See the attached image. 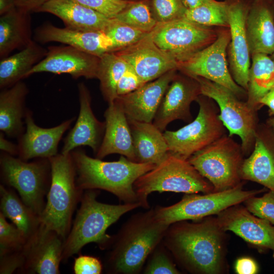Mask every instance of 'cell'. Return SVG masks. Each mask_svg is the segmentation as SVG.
<instances>
[{
  "instance_id": "8d00e7d4",
  "label": "cell",
  "mask_w": 274,
  "mask_h": 274,
  "mask_svg": "<svg viewBox=\"0 0 274 274\" xmlns=\"http://www.w3.org/2000/svg\"><path fill=\"white\" fill-rule=\"evenodd\" d=\"M113 41L115 51L132 45L149 33L116 21L104 32Z\"/></svg>"
},
{
  "instance_id": "ba28073f",
  "label": "cell",
  "mask_w": 274,
  "mask_h": 274,
  "mask_svg": "<svg viewBox=\"0 0 274 274\" xmlns=\"http://www.w3.org/2000/svg\"><path fill=\"white\" fill-rule=\"evenodd\" d=\"M0 166L4 182L15 188L24 203L40 217L51 184L49 159L27 162L3 152Z\"/></svg>"
},
{
  "instance_id": "681fc988",
  "label": "cell",
  "mask_w": 274,
  "mask_h": 274,
  "mask_svg": "<svg viewBox=\"0 0 274 274\" xmlns=\"http://www.w3.org/2000/svg\"><path fill=\"white\" fill-rule=\"evenodd\" d=\"M260 106L268 107L270 115H274V87L268 91L259 101Z\"/></svg>"
},
{
  "instance_id": "bcb514c9",
  "label": "cell",
  "mask_w": 274,
  "mask_h": 274,
  "mask_svg": "<svg viewBox=\"0 0 274 274\" xmlns=\"http://www.w3.org/2000/svg\"><path fill=\"white\" fill-rule=\"evenodd\" d=\"M235 270L238 274H255L258 267L254 260L249 257L238 259L235 264Z\"/></svg>"
},
{
  "instance_id": "484cf974",
  "label": "cell",
  "mask_w": 274,
  "mask_h": 274,
  "mask_svg": "<svg viewBox=\"0 0 274 274\" xmlns=\"http://www.w3.org/2000/svg\"><path fill=\"white\" fill-rule=\"evenodd\" d=\"M35 12L51 14L65 27L85 31L105 32L116 21L72 0H49Z\"/></svg>"
},
{
  "instance_id": "ab89813d",
  "label": "cell",
  "mask_w": 274,
  "mask_h": 274,
  "mask_svg": "<svg viewBox=\"0 0 274 274\" xmlns=\"http://www.w3.org/2000/svg\"><path fill=\"white\" fill-rule=\"evenodd\" d=\"M168 250L161 242L149 255L144 270L147 274H178L180 271L169 256Z\"/></svg>"
},
{
  "instance_id": "e0dca14e",
  "label": "cell",
  "mask_w": 274,
  "mask_h": 274,
  "mask_svg": "<svg viewBox=\"0 0 274 274\" xmlns=\"http://www.w3.org/2000/svg\"><path fill=\"white\" fill-rule=\"evenodd\" d=\"M176 75L156 112L153 123L162 132L176 120L191 121L190 105L201 95L200 86L193 78Z\"/></svg>"
},
{
  "instance_id": "f1b7e54d",
  "label": "cell",
  "mask_w": 274,
  "mask_h": 274,
  "mask_svg": "<svg viewBox=\"0 0 274 274\" xmlns=\"http://www.w3.org/2000/svg\"><path fill=\"white\" fill-rule=\"evenodd\" d=\"M28 89L20 81L0 93V130L10 138L19 139L24 132L26 109L25 100Z\"/></svg>"
},
{
  "instance_id": "3957f363",
  "label": "cell",
  "mask_w": 274,
  "mask_h": 274,
  "mask_svg": "<svg viewBox=\"0 0 274 274\" xmlns=\"http://www.w3.org/2000/svg\"><path fill=\"white\" fill-rule=\"evenodd\" d=\"M71 154L76 170L77 184L82 190H104L124 203H138L143 208L133 184L156 165L134 162L123 155L117 161H102L90 157L80 149H75Z\"/></svg>"
},
{
  "instance_id": "7c38bea8",
  "label": "cell",
  "mask_w": 274,
  "mask_h": 274,
  "mask_svg": "<svg viewBox=\"0 0 274 274\" xmlns=\"http://www.w3.org/2000/svg\"><path fill=\"white\" fill-rule=\"evenodd\" d=\"M150 33L155 44L180 63L213 43L218 31L182 18L157 23Z\"/></svg>"
},
{
  "instance_id": "1f68e13d",
  "label": "cell",
  "mask_w": 274,
  "mask_h": 274,
  "mask_svg": "<svg viewBox=\"0 0 274 274\" xmlns=\"http://www.w3.org/2000/svg\"><path fill=\"white\" fill-rule=\"evenodd\" d=\"M19 197L11 189L0 185V212L28 239L37 232L41 222L40 216Z\"/></svg>"
},
{
  "instance_id": "f6af8a7d",
  "label": "cell",
  "mask_w": 274,
  "mask_h": 274,
  "mask_svg": "<svg viewBox=\"0 0 274 274\" xmlns=\"http://www.w3.org/2000/svg\"><path fill=\"white\" fill-rule=\"evenodd\" d=\"M102 269L101 261L89 255H80L75 259L73 270L75 274H99Z\"/></svg>"
},
{
  "instance_id": "e575fe53",
  "label": "cell",
  "mask_w": 274,
  "mask_h": 274,
  "mask_svg": "<svg viewBox=\"0 0 274 274\" xmlns=\"http://www.w3.org/2000/svg\"><path fill=\"white\" fill-rule=\"evenodd\" d=\"M184 18L206 26L229 27L227 1L208 0L197 7L187 9Z\"/></svg>"
},
{
  "instance_id": "d4e9b609",
  "label": "cell",
  "mask_w": 274,
  "mask_h": 274,
  "mask_svg": "<svg viewBox=\"0 0 274 274\" xmlns=\"http://www.w3.org/2000/svg\"><path fill=\"white\" fill-rule=\"evenodd\" d=\"M104 116L105 131L95 157L101 159L110 154H119L135 162L128 119L118 98L108 104Z\"/></svg>"
},
{
  "instance_id": "52a82bcc",
  "label": "cell",
  "mask_w": 274,
  "mask_h": 274,
  "mask_svg": "<svg viewBox=\"0 0 274 274\" xmlns=\"http://www.w3.org/2000/svg\"><path fill=\"white\" fill-rule=\"evenodd\" d=\"M244 155L241 145L225 134L188 160L211 183L214 191H221L242 182L241 169Z\"/></svg>"
},
{
  "instance_id": "836d02e7",
  "label": "cell",
  "mask_w": 274,
  "mask_h": 274,
  "mask_svg": "<svg viewBox=\"0 0 274 274\" xmlns=\"http://www.w3.org/2000/svg\"><path fill=\"white\" fill-rule=\"evenodd\" d=\"M129 64L116 52H107L99 57L97 79L104 99L110 103L118 97L117 87Z\"/></svg>"
},
{
  "instance_id": "5bb4252c",
  "label": "cell",
  "mask_w": 274,
  "mask_h": 274,
  "mask_svg": "<svg viewBox=\"0 0 274 274\" xmlns=\"http://www.w3.org/2000/svg\"><path fill=\"white\" fill-rule=\"evenodd\" d=\"M230 40L229 69L235 82L247 91L250 67L246 21L251 0H227Z\"/></svg>"
},
{
  "instance_id": "4fadbf2b",
  "label": "cell",
  "mask_w": 274,
  "mask_h": 274,
  "mask_svg": "<svg viewBox=\"0 0 274 274\" xmlns=\"http://www.w3.org/2000/svg\"><path fill=\"white\" fill-rule=\"evenodd\" d=\"M230 40L229 27L223 28L213 43L179 63L178 69L190 77H202L224 86L238 98L247 94L233 80L228 67L226 50Z\"/></svg>"
},
{
  "instance_id": "9a60e30c",
  "label": "cell",
  "mask_w": 274,
  "mask_h": 274,
  "mask_svg": "<svg viewBox=\"0 0 274 274\" xmlns=\"http://www.w3.org/2000/svg\"><path fill=\"white\" fill-rule=\"evenodd\" d=\"M65 239L41 223L25 246V262L19 272L29 274H58Z\"/></svg>"
},
{
  "instance_id": "83f0119b",
  "label": "cell",
  "mask_w": 274,
  "mask_h": 274,
  "mask_svg": "<svg viewBox=\"0 0 274 274\" xmlns=\"http://www.w3.org/2000/svg\"><path fill=\"white\" fill-rule=\"evenodd\" d=\"M131 133L135 162L156 165L168 155L163 133L153 122L128 119Z\"/></svg>"
},
{
  "instance_id": "cb8c5ba5",
  "label": "cell",
  "mask_w": 274,
  "mask_h": 274,
  "mask_svg": "<svg viewBox=\"0 0 274 274\" xmlns=\"http://www.w3.org/2000/svg\"><path fill=\"white\" fill-rule=\"evenodd\" d=\"M176 70L170 71L134 91L117 97L128 119L153 122L165 92L176 75Z\"/></svg>"
},
{
  "instance_id": "d6a6232c",
  "label": "cell",
  "mask_w": 274,
  "mask_h": 274,
  "mask_svg": "<svg viewBox=\"0 0 274 274\" xmlns=\"http://www.w3.org/2000/svg\"><path fill=\"white\" fill-rule=\"evenodd\" d=\"M251 56L246 102L257 110L260 107V100L274 87V61L264 53H255Z\"/></svg>"
},
{
  "instance_id": "8992f818",
  "label": "cell",
  "mask_w": 274,
  "mask_h": 274,
  "mask_svg": "<svg viewBox=\"0 0 274 274\" xmlns=\"http://www.w3.org/2000/svg\"><path fill=\"white\" fill-rule=\"evenodd\" d=\"M133 188L145 209L150 208L148 196L153 192L192 194L214 191L211 183L188 159L170 153L153 169L139 177Z\"/></svg>"
},
{
  "instance_id": "4dcf8cb0",
  "label": "cell",
  "mask_w": 274,
  "mask_h": 274,
  "mask_svg": "<svg viewBox=\"0 0 274 274\" xmlns=\"http://www.w3.org/2000/svg\"><path fill=\"white\" fill-rule=\"evenodd\" d=\"M47 49L33 40L17 53L1 59L0 88L13 86L46 55Z\"/></svg>"
},
{
  "instance_id": "7dc6e473",
  "label": "cell",
  "mask_w": 274,
  "mask_h": 274,
  "mask_svg": "<svg viewBox=\"0 0 274 274\" xmlns=\"http://www.w3.org/2000/svg\"><path fill=\"white\" fill-rule=\"evenodd\" d=\"M49 0H14L16 7L28 12H36Z\"/></svg>"
},
{
  "instance_id": "b9f144b4",
  "label": "cell",
  "mask_w": 274,
  "mask_h": 274,
  "mask_svg": "<svg viewBox=\"0 0 274 274\" xmlns=\"http://www.w3.org/2000/svg\"><path fill=\"white\" fill-rule=\"evenodd\" d=\"M108 17L115 18L131 0H72Z\"/></svg>"
},
{
  "instance_id": "d6986e66",
  "label": "cell",
  "mask_w": 274,
  "mask_h": 274,
  "mask_svg": "<svg viewBox=\"0 0 274 274\" xmlns=\"http://www.w3.org/2000/svg\"><path fill=\"white\" fill-rule=\"evenodd\" d=\"M217 222L224 231H231L244 240L260 249H274V225L260 218L239 204L217 215Z\"/></svg>"
},
{
  "instance_id": "ac0fdd59",
  "label": "cell",
  "mask_w": 274,
  "mask_h": 274,
  "mask_svg": "<svg viewBox=\"0 0 274 274\" xmlns=\"http://www.w3.org/2000/svg\"><path fill=\"white\" fill-rule=\"evenodd\" d=\"M115 52L131 66L145 83L170 71L178 69V62L155 44L150 32L136 43Z\"/></svg>"
},
{
  "instance_id": "7a4b0ae2",
  "label": "cell",
  "mask_w": 274,
  "mask_h": 274,
  "mask_svg": "<svg viewBox=\"0 0 274 274\" xmlns=\"http://www.w3.org/2000/svg\"><path fill=\"white\" fill-rule=\"evenodd\" d=\"M169 225L160 221L154 209L135 214L113 236L106 269L111 273L138 274Z\"/></svg>"
},
{
  "instance_id": "8fae6325",
  "label": "cell",
  "mask_w": 274,
  "mask_h": 274,
  "mask_svg": "<svg viewBox=\"0 0 274 274\" xmlns=\"http://www.w3.org/2000/svg\"><path fill=\"white\" fill-rule=\"evenodd\" d=\"M199 83L201 94L214 100L219 108V118L229 136L238 135L244 154L252 152L258 126L256 110L241 101L230 89L200 77H192Z\"/></svg>"
},
{
  "instance_id": "277c9868",
  "label": "cell",
  "mask_w": 274,
  "mask_h": 274,
  "mask_svg": "<svg viewBox=\"0 0 274 274\" xmlns=\"http://www.w3.org/2000/svg\"><path fill=\"white\" fill-rule=\"evenodd\" d=\"M97 189L86 190L81 200L80 209L70 231L65 239L62 261L77 254L86 245L95 243L100 249L110 246L113 238L107 229L124 214L138 207V203L109 204L96 199Z\"/></svg>"
},
{
  "instance_id": "44dd1931",
  "label": "cell",
  "mask_w": 274,
  "mask_h": 274,
  "mask_svg": "<svg viewBox=\"0 0 274 274\" xmlns=\"http://www.w3.org/2000/svg\"><path fill=\"white\" fill-rule=\"evenodd\" d=\"M80 111L78 119L64 140L61 153L67 154L81 146H89L94 154L101 144L105 122L97 119L92 111L90 92L83 82L78 84Z\"/></svg>"
},
{
  "instance_id": "30bf717a",
  "label": "cell",
  "mask_w": 274,
  "mask_h": 274,
  "mask_svg": "<svg viewBox=\"0 0 274 274\" xmlns=\"http://www.w3.org/2000/svg\"><path fill=\"white\" fill-rule=\"evenodd\" d=\"M196 100L199 106L196 118L177 130L163 133L169 153L185 159L226 134L211 99L201 94Z\"/></svg>"
},
{
  "instance_id": "74e56055",
  "label": "cell",
  "mask_w": 274,
  "mask_h": 274,
  "mask_svg": "<svg viewBox=\"0 0 274 274\" xmlns=\"http://www.w3.org/2000/svg\"><path fill=\"white\" fill-rule=\"evenodd\" d=\"M154 18L164 23L184 18L187 10L183 0H148Z\"/></svg>"
},
{
  "instance_id": "ee69618b",
  "label": "cell",
  "mask_w": 274,
  "mask_h": 274,
  "mask_svg": "<svg viewBox=\"0 0 274 274\" xmlns=\"http://www.w3.org/2000/svg\"><path fill=\"white\" fill-rule=\"evenodd\" d=\"M145 84L129 65L119 80L117 87L118 96L128 94Z\"/></svg>"
},
{
  "instance_id": "9c48e42d",
  "label": "cell",
  "mask_w": 274,
  "mask_h": 274,
  "mask_svg": "<svg viewBox=\"0 0 274 274\" xmlns=\"http://www.w3.org/2000/svg\"><path fill=\"white\" fill-rule=\"evenodd\" d=\"M243 182L236 187L204 194H186L182 199L168 207L154 209L156 217L168 225L181 221L196 220L219 213L228 208L244 202L249 198L264 192L265 187L244 190Z\"/></svg>"
},
{
  "instance_id": "f35d334b",
  "label": "cell",
  "mask_w": 274,
  "mask_h": 274,
  "mask_svg": "<svg viewBox=\"0 0 274 274\" xmlns=\"http://www.w3.org/2000/svg\"><path fill=\"white\" fill-rule=\"evenodd\" d=\"M27 239L14 224L9 223L0 212V256L22 248Z\"/></svg>"
},
{
  "instance_id": "7bdbcfd3",
  "label": "cell",
  "mask_w": 274,
  "mask_h": 274,
  "mask_svg": "<svg viewBox=\"0 0 274 274\" xmlns=\"http://www.w3.org/2000/svg\"><path fill=\"white\" fill-rule=\"evenodd\" d=\"M25 246L19 250L0 256L1 274H11L20 271L25 262Z\"/></svg>"
},
{
  "instance_id": "4316f807",
  "label": "cell",
  "mask_w": 274,
  "mask_h": 274,
  "mask_svg": "<svg viewBox=\"0 0 274 274\" xmlns=\"http://www.w3.org/2000/svg\"><path fill=\"white\" fill-rule=\"evenodd\" d=\"M250 55L274 52V0H251L246 21Z\"/></svg>"
},
{
  "instance_id": "7402d4cb",
  "label": "cell",
  "mask_w": 274,
  "mask_h": 274,
  "mask_svg": "<svg viewBox=\"0 0 274 274\" xmlns=\"http://www.w3.org/2000/svg\"><path fill=\"white\" fill-rule=\"evenodd\" d=\"M33 40L39 44L58 42L100 57L106 53L115 52L112 40L104 32L85 31L60 28L49 23L38 27Z\"/></svg>"
},
{
  "instance_id": "d590c367",
  "label": "cell",
  "mask_w": 274,
  "mask_h": 274,
  "mask_svg": "<svg viewBox=\"0 0 274 274\" xmlns=\"http://www.w3.org/2000/svg\"><path fill=\"white\" fill-rule=\"evenodd\" d=\"M115 18L147 33L151 32L158 23L153 16L148 0H131Z\"/></svg>"
},
{
  "instance_id": "60d3db41",
  "label": "cell",
  "mask_w": 274,
  "mask_h": 274,
  "mask_svg": "<svg viewBox=\"0 0 274 274\" xmlns=\"http://www.w3.org/2000/svg\"><path fill=\"white\" fill-rule=\"evenodd\" d=\"M244 202L252 214L274 225V191L269 190L263 196H253Z\"/></svg>"
},
{
  "instance_id": "6da1fadb",
  "label": "cell",
  "mask_w": 274,
  "mask_h": 274,
  "mask_svg": "<svg viewBox=\"0 0 274 274\" xmlns=\"http://www.w3.org/2000/svg\"><path fill=\"white\" fill-rule=\"evenodd\" d=\"M162 242L179 265L190 273L219 274L227 268L225 231L216 217L174 223Z\"/></svg>"
},
{
  "instance_id": "5b68a950",
  "label": "cell",
  "mask_w": 274,
  "mask_h": 274,
  "mask_svg": "<svg viewBox=\"0 0 274 274\" xmlns=\"http://www.w3.org/2000/svg\"><path fill=\"white\" fill-rule=\"evenodd\" d=\"M51 184L47 201L40 218L41 223L65 239L72 227V220L84 190L76 182V170L71 153L57 154L49 158Z\"/></svg>"
},
{
  "instance_id": "f907efd6",
  "label": "cell",
  "mask_w": 274,
  "mask_h": 274,
  "mask_svg": "<svg viewBox=\"0 0 274 274\" xmlns=\"http://www.w3.org/2000/svg\"><path fill=\"white\" fill-rule=\"evenodd\" d=\"M14 0H0V15L15 8Z\"/></svg>"
},
{
  "instance_id": "2e32d148",
  "label": "cell",
  "mask_w": 274,
  "mask_h": 274,
  "mask_svg": "<svg viewBox=\"0 0 274 274\" xmlns=\"http://www.w3.org/2000/svg\"><path fill=\"white\" fill-rule=\"evenodd\" d=\"M99 57L66 45L51 46L45 57L35 65L25 78L36 73L67 74L74 79L97 78Z\"/></svg>"
},
{
  "instance_id": "11a10c76",
  "label": "cell",
  "mask_w": 274,
  "mask_h": 274,
  "mask_svg": "<svg viewBox=\"0 0 274 274\" xmlns=\"http://www.w3.org/2000/svg\"><path fill=\"white\" fill-rule=\"evenodd\" d=\"M273 258H274V249H273Z\"/></svg>"
},
{
  "instance_id": "603a6c76",
  "label": "cell",
  "mask_w": 274,
  "mask_h": 274,
  "mask_svg": "<svg viewBox=\"0 0 274 274\" xmlns=\"http://www.w3.org/2000/svg\"><path fill=\"white\" fill-rule=\"evenodd\" d=\"M241 176L274 191V134L267 124L258 125L253 149L244 159Z\"/></svg>"
},
{
  "instance_id": "db71d44e",
  "label": "cell",
  "mask_w": 274,
  "mask_h": 274,
  "mask_svg": "<svg viewBox=\"0 0 274 274\" xmlns=\"http://www.w3.org/2000/svg\"><path fill=\"white\" fill-rule=\"evenodd\" d=\"M271 58L274 61V52L273 53L270 55Z\"/></svg>"
},
{
  "instance_id": "816d5d0a",
  "label": "cell",
  "mask_w": 274,
  "mask_h": 274,
  "mask_svg": "<svg viewBox=\"0 0 274 274\" xmlns=\"http://www.w3.org/2000/svg\"><path fill=\"white\" fill-rule=\"evenodd\" d=\"M208 0H183L187 9H192L198 6Z\"/></svg>"
},
{
  "instance_id": "ffe728a7",
  "label": "cell",
  "mask_w": 274,
  "mask_h": 274,
  "mask_svg": "<svg viewBox=\"0 0 274 274\" xmlns=\"http://www.w3.org/2000/svg\"><path fill=\"white\" fill-rule=\"evenodd\" d=\"M75 118L51 128L38 126L31 112L26 110L24 118L25 131L18 139V156L23 160L32 158H48L56 155L58 146L63 134Z\"/></svg>"
},
{
  "instance_id": "f546056e",
  "label": "cell",
  "mask_w": 274,
  "mask_h": 274,
  "mask_svg": "<svg viewBox=\"0 0 274 274\" xmlns=\"http://www.w3.org/2000/svg\"><path fill=\"white\" fill-rule=\"evenodd\" d=\"M30 12L17 7L0 17V57L22 49L33 41Z\"/></svg>"
},
{
  "instance_id": "c3c4849f",
  "label": "cell",
  "mask_w": 274,
  "mask_h": 274,
  "mask_svg": "<svg viewBox=\"0 0 274 274\" xmlns=\"http://www.w3.org/2000/svg\"><path fill=\"white\" fill-rule=\"evenodd\" d=\"M0 149L3 152L12 156L18 155V145L7 140L3 132L0 133Z\"/></svg>"
},
{
  "instance_id": "f5cc1de1",
  "label": "cell",
  "mask_w": 274,
  "mask_h": 274,
  "mask_svg": "<svg viewBox=\"0 0 274 274\" xmlns=\"http://www.w3.org/2000/svg\"><path fill=\"white\" fill-rule=\"evenodd\" d=\"M273 117L271 118L269 121L267 122V125L270 127L271 130H272L273 133L274 134V115H273Z\"/></svg>"
}]
</instances>
